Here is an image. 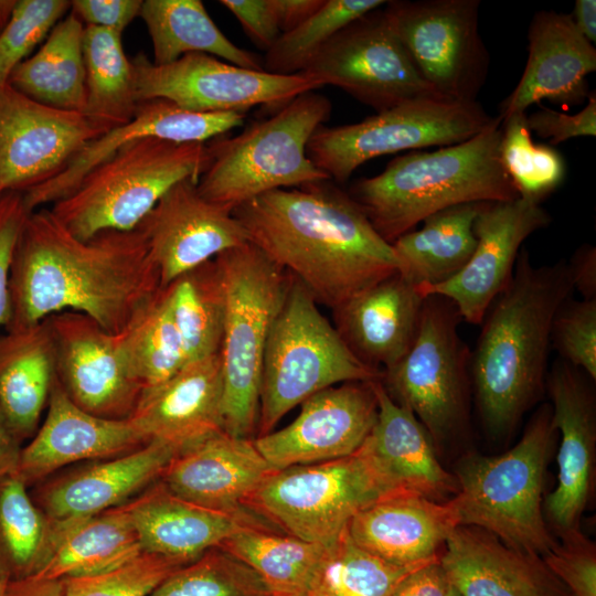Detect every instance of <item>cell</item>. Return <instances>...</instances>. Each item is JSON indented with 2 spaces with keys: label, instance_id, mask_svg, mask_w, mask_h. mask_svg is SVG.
I'll return each mask as SVG.
<instances>
[{
  "label": "cell",
  "instance_id": "cell-1",
  "mask_svg": "<svg viewBox=\"0 0 596 596\" xmlns=\"http://www.w3.org/2000/svg\"><path fill=\"white\" fill-rule=\"evenodd\" d=\"M161 291L160 278L136 230L73 235L50 207L30 212L9 270L6 331L75 311L120 333Z\"/></svg>",
  "mask_w": 596,
  "mask_h": 596
},
{
  "label": "cell",
  "instance_id": "cell-2",
  "mask_svg": "<svg viewBox=\"0 0 596 596\" xmlns=\"http://www.w3.org/2000/svg\"><path fill=\"white\" fill-rule=\"evenodd\" d=\"M233 214L251 243L331 309L398 273L392 245L331 180L269 191Z\"/></svg>",
  "mask_w": 596,
  "mask_h": 596
},
{
  "label": "cell",
  "instance_id": "cell-3",
  "mask_svg": "<svg viewBox=\"0 0 596 596\" xmlns=\"http://www.w3.org/2000/svg\"><path fill=\"white\" fill-rule=\"evenodd\" d=\"M574 291L567 263L534 266L521 248L509 285L492 301L470 351V380L485 430L509 436L545 392L551 324Z\"/></svg>",
  "mask_w": 596,
  "mask_h": 596
},
{
  "label": "cell",
  "instance_id": "cell-4",
  "mask_svg": "<svg viewBox=\"0 0 596 596\" xmlns=\"http://www.w3.org/2000/svg\"><path fill=\"white\" fill-rule=\"evenodd\" d=\"M501 123L497 115L468 140L396 156L381 173L358 179L347 192L389 244L444 209L517 200L500 159Z\"/></svg>",
  "mask_w": 596,
  "mask_h": 596
},
{
  "label": "cell",
  "instance_id": "cell-5",
  "mask_svg": "<svg viewBox=\"0 0 596 596\" xmlns=\"http://www.w3.org/2000/svg\"><path fill=\"white\" fill-rule=\"evenodd\" d=\"M555 432L551 405L543 404L508 451L461 458L455 469L458 491L449 499L458 525L483 529L525 553L551 550L557 541L544 518L543 490Z\"/></svg>",
  "mask_w": 596,
  "mask_h": 596
},
{
  "label": "cell",
  "instance_id": "cell-6",
  "mask_svg": "<svg viewBox=\"0 0 596 596\" xmlns=\"http://www.w3.org/2000/svg\"><path fill=\"white\" fill-rule=\"evenodd\" d=\"M331 109L327 97L307 92L236 136L206 142L210 158L196 181L199 193L234 211L273 190L330 180L309 159L307 146Z\"/></svg>",
  "mask_w": 596,
  "mask_h": 596
},
{
  "label": "cell",
  "instance_id": "cell-7",
  "mask_svg": "<svg viewBox=\"0 0 596 596\" xmlns=\"http://www.w3.org/2000/svg\"><path fill=\"white\" fill-rule=\"evenodd\" d=\"M214 259L225 296L219 352L223 373V430L252 439L257 432L265 348L290 275L251 242Z\"/></svg>",
  "mask_w": 596,
  "mask_h": 596
},
{
  "label": "cell",
  "instance_id": "cell-8",
  "mask_svg": "<svg viewBox=\"0 0 596 596\" xmlns=\"http://www.w3.org/2000/svg\"><path fill=\"white\" fill-rule=\"evenodd\" d=\"M209 158L202 142L135 140L92 169L50 210L81 240L105 231H134L174 184L198 181Z\"/></svg>",
  "mask_w": 596,
  "mask_h": 596
},
{
  "label": "cell",
  "instance_id": "cell-9",
  "mask_svg": "<svg viewBox=\"0 0 596 596\" xmlns=\"http://www.w3.org/2000/svg\"><path fill=\"white\" fill-rule=\"evenodd\" d=\"M381 375L350 352L311 294L290 276L265 348L257 437L273 432L289 411L317 392Z\"/></svg>",
  "mask_w": 596,
  "mask_h": 596
},
{
  "label": "cell",
  "instance_id": "cell-10",
  "mask_svg": "<svg viewBox=\"0 0 596 596\" xmlns=\"http://www.w3.org/2000/svg\"><path fill=\"white\" fill-rule=\"evenodd\" d=\"M390 491L369 457L274 469L244 501V509L288 535L330 547L351 519Z\"/></svg>",
  "mask_w": 596,
  "mask_h": 596
},
{
  "label": "cell",
  "instance_id": "cell-11",
  "mask_svg": "<svg viewBox=\"0 0 596 596\" xmlns=\"http://www.w3.org/2000/svg\"><path fill=\"white\" fill-rule=\"evenodd\" d=\"M496 117L477 102L422 96L342 126L321 125L307 155L331 181L345 183L366 161L430 146L447 147L472 138Z\"/></svg>",
  "mask_w": 596,
  "mask_h": 596
},
{
  "label": "cell",
  "instance_id": "cell-12",
  "mask_svg": "<svg viewBox=\"0 0 596 596\" xmlns=\"http://www.w3.org/2000/svg\"><path fill=\"white\" fill-rule=\"evenodd\" d=\"M460 320L449 299L426 296L412 347L380 379L387 394L416 416L437 446L461 433L468 421L470 350L458 332Z\"/></svg>",
  "mask_w": 596,
  "mask_h": 596
},
{
  "label": "cell",
  "instance_id": "cell-13",
  "mask_svg": "<svg viewBox=\"0 0 596 596\" xmlns=\"http://www.w3.org/2000/svg\"><path fill=\"white\" fill-rule=\"evenodd\" d=\"M412 63L445 99L477 102L490 64L480 0H391L383 7Z\"/></svg>",
  "mask_w": 596,
  "mask_h": 596
},
{
  "label": "cell",
  "instance_id": "cell-14",
  "mask_svg": "<svg viewBox=\"0 0 596 596\" xmlns=\"http://www.w3.org/2000/svg\"><path fill=\"white\" fill-rule=\"evenodd\" d=\"M131 63L138 103L161 98L195 113L245 114L258 105L281 107L300 94L322 87L305 73L277 75L204 53L185 54L164 65L153 64L140 53Z\"/></svg>",
  "mask_w": 596,
  "mask_h": 596
},
{
  "label": "cell",
  "instance_id": "cell-15",
  "mask_svg": "<svg viewBox=\"0 0 596 596\" xmlns=\"http://www.w3.org/2000/svg\"><path fill=\"white\" fill-rule=\"evenodd\" d=\"M301 73L322 86L341 88L376 113L436 95L416 71L383 8L340 30Z\"/></svg>",
  "mask_w": 596,
  "mask_h": 596
},
{
  "label": "cell",
  "instance_id": "cell-16",
  "mask_svg": "<svg viewBox=\"0 0 596 596\" xmlns=\"http://www.w3.org/2000/svg\"><path fill=\"white\" fill-rule=\"evenodd\" d=\"M100 135L82 113L43 105L0 84V199L56 177Z\"/></svg>",
  "mask_w": 596,
  "mask_h": 596
},
{
  "label": "cell",
  "instance_id": "cell-17",
  "mask_svg": "<svg viewBox=\"0 0 596 596\" xmlns=\"http://www.w3.org/2000/svg\"><path fill=\"white\" fill-rule=\"evenodd\" d=\"M46 321L57 382L84 411L108 419H127L142 392L119 351L117 334L75 311L51 315Z\"/></svg>",
  "mask_w": 596,
  "mask_h": 596
},
{
  "label": "cell",
  "instance_id": "cell-18",
  "mask_svg": "<svg viewBox=\"0 0 596 596\" xmlns=\"http://www.w3.org/2000/svg\"><path fill=\"white\" fill-rule=\"evenodd\" d=\"M374 382H345L308 397L287 426L253 439L273 469L334 460L354 454L377 416Z\"/></svg>",
  "mask_w": 596,
  "mask_h": 596
},
{
  "label": "cell",
  "instance_id": "cell-19",
  "mask_svg": "<svg viewBox=\"0 0 596 596\" xmlns=\"http://www.w3.org/2000/svg\"><path fill=\"white\" fill-rule=\"evenodd\" d=\"M135 230L145 241L161 289L223 252L249 242L233 211L204 199L194 179L169 189Z\"/></svg>",
  "mask_w": 596,
  "mask_h": 596
},
{
  "label": "cell",
  "instance_id": "cell-20",
  "mask_svg": "<svg viewBox=\"0 0 596 596\" xmlns=\"http://www.w3.org/2000/svg\"><path fill=\"white\" fill-rule=\"evenodd\" d=\"M592 379L582 370L556 359L545 379L551 400L552 425L560 433L557 482L543 500L547 526L560 535L579 530L590 499L596 446V404Z\"/></svg>",
  "mask_w": 596,
  "mask_h": 596
},
{
  "label": "cell",
  "instance_id": "cell-21",
  "mask_svg": "<svg viewBox=\"0 0 596 596\" xmlns=\"http://www.w3.org/2000/svg\"><path fill=\"white\" fill-rule=\"evenodd\" d=\"M550 222L541 204L521 198L485 202L473 223L477 245L467 265L441 284L416 287L418 292L424 298L439 295L449 299L461 319L480 324L492 301L509 285L522 243Z\"/></svg>",
  "mask_w": 596,
  "mask_h": 596
},
{
  "label": "cell",
  "instance_id": "cell-22",
  "mask_svg": "<svg viewBox=\"0 0 596 596\" xmlns=\"http://www.w3.org/2000/svg\"><path fill=\"white\" fill-rule=\"evenodd\" d=\"M596 71V49L575 28L570 13L541 10L528 30V60L514 89L500 103L503 119L547 99L561 106L583 105Z\"/></svg>",
  "mask_w": 596,
  "mask_h": 596
},
{
  "label": "cell",
  "instance_id": "cell-23",
  "mask_svg": "<svg viewBox=\"0 0 596 596\" xmlns=\"http://www.w3.org/2000/svg\"><path fill=\"white\" fill-rule=\"evenodd\" d=\"M245 114H204L183 109L167 99L139 102L132 118L88 142L56 177L23 193L29 212L46 207L71 193L81 180L120 147L143 138L202 142L243 125Z\"/></svg>",
  "mask_w": 596,
  "mask_h": 596
},
{
  "label": "cell",
  "instance_id": "cell-24",
  "mask_svg": "<svg viewBox=\"0 0 596 596\" xmlns=\"http://www.w3.org/2000/svg\"><path fill=\"white\" fill-rule=\"evenodd\" d=\"M149 441L130 418H103L77 406L56 379L43 423L21 448L17 473L28 485L66 465L117 457Z\"/></svg>",
  "mask_w": 596,
  "mask_h": 596
},
{
  "label": "cell",
  "instance_id": "cell-25",
  "mask_svg": "<svg viewBox=\"0 0 596 596\" xmlns=\"http://www.w3.org/2000/svg\"><path fill=\"white\" fill-rule=\"evenodd\" d=\"M274 469L253 439L217 432L177 454L159 479L181 499L217 512H248L246 498Z\"/></svg>",
  "mask_w": 596,
  "mask_h": 596
},
{
  "label": "cell",
  "instance_id": "cell-26",
  "mask_svg": "<svg viewBox=\"0 0 596 596\" xmlns=\"http://www.w3.org/2000/svg\"><path fill=\"white\" fill-rule=\"evenodd\" d=\"M439 560L460 596H571L541 556L477 526H456Z\"/></svg>",
  "mask_w": 596,
  "mask_h": 596
},
{
  "label": "cell",
  "instance_id": "cell-27",
  "mask_svg": "<svg viewBox=\"0 0 596 596\" xmlns=\"http://www.w3.org/2000/svg\"><path fill=\"white\" fill-rule=\"evenodd\" d=\"M220 353L185 363L164 382L142 390L130 419L149 440L178 454L223 430Z\"/></svg>",
  "mask_w": 596,
  "mask_h": 596
},
{
  "label": "cell",
  "instance_id": "cell-28",
  "mask_svg": "<svg viewBox=\"0 0 596 596\" xmlns=\"http://www.w3.org/2000/svg\"><path fill=\"white\" fill-rule=\"evenodd\" d=\"M424 297L398 273L334 309V328L365 366L383 372L397 363L417 334Z\"/></svg>",
  "mask_w": 596,
  "mask_h": 596
},
{
  "label": "cell",
  "instance_id": "cell-29",
  "mask_svg": "<svg viewBox=\"0 0 596 596\" xmlns=\"http://www.w3.org/2000/svg\"><path fill=\"white\" fill-rule=\"evenodd\" d=\"M374 391L377 416L360 448L390 491L438 502L455 496L457 480L439 464L434 443L421 422L387 394L380 380L374 382Z\"/></svg>",
  "mask_w": 596,
  "mask_h": 596
},
{
  "label": "cell",
  "instance_id": "cell-30",
  "mask_svg": "<svg viewBox=\"0 0 596 596\" xmlns=\"http://www.w3.org/2000/svg\"><path fill=\"white\" fill-rule=\"evenodd\" d=\"M458 526L449 500L397 493L376 500L349 522L352 541L368 553L397 566H414L441 554Z\"/></svg>",
  "mask_w": 596,
  "mask_h": 596
},
{
  "label": "cell",
  "instance_id": "cell-31",
  "mask_svg": "<svg viewBox=\"0 0 596 596\" xmlns=\"http://www.w3.org/2000/svg\"><path fill=\"white\" fill-rule=\"evenodd\" d=\"M138 533L143 552L188 564L233 533L265 524L245 512L228 514L188 502L158 481L124 504Z\"/></svg>",
  "mask_w": 596,
  "mask_h": 596
},
{
  "label": "cell",
  "instance_id": "cell-32",
  "mask_svg": "<svg viewBox=\"0 0 596 596\" xmlns=\"http://www.w3.org/2000/svg\"><path fill=\"white\" fill-rule=\"evenodd\" d=\"M177 454L170 445L150 440L130 453L93 464L46 487L41 509L53 521H68L120 507L160 479Z\"/></svg>",
  "mask_w": 596,
  "mask_h": 596
},
{
  "label": "cell",
  "instance_id": "cell-33",
  "mask_svg": "<svg viewBox=\"0 0 596 596\" xmlns=\"http://www.w3.org/2000/svg\"><path fill=\"white\" fill-rule=\"evenodd\" d=\"M55 380L45 320L0 334V416L19 443L38 430Z\"/></svg>",
  "mask_w": 596,
  "mask_h": 596
},
{
  "label": "cell",
  "instance_id": "cell-34",
  "mask_svg": "<svg viewBox=\"0 0 596 596\" xmlns=\"http://www.w3.org/2000/svg\"><path fill=\"white\" fill-rule=\"evenodd\" d=\"M485 202L454 205L427 216L391 245L398 274L416 287L435 286L457 275L476 245L475 220Z\"/></svg>",
  "mask_w": 596,
  "mask_h": 596
},
{
  "label": "cell",
  "instance_id": "cell-35",
  "mask_svg": "<svg viewBox=\"0 0 596 596\" xmlns=\"http://www.w3.org/2000/svg\"><path fill=\"white\" fill-rule=\"evenodd\" d=\"M57 523V539L45 565L33 575L63 579L113 570L141 554L135 525L120 505L105 512Z\"/></svg>",
  "mask_w": 596,
  "mask_h": 596
},
{
  "label": "cell",
  "instance_id": "cell-36",
  "mask_svg": "<svg viewBox=\"0 0 596 596\" xmlns=\"http://www.w3.org/2000/svg\"><path fill=\"white\" fill-rule=\"evenodd\" d=\"M85 24L70 10L36 52L22 61L7 83L43 105L82 113L85 107Z\"/></svg>",
  "mask_w": 596,
  "mask_h": 596
},
{
  "label": "cell",
  "instance_id": "cell-37",
  "mask_svg": "<svg viewBox=\"0 0 596 596\" xmlns=\"http://www.w3.org/2000/svg\"><path fill=\"white\" fill-rule=\"evenodd\" d=\"M139 17L151 40L153 64L164 65L185 54L204 53L240 67L263 70V60L231 42L200 0H146Z\"/></svg>",
  "mask_w": 596,
  "mask_h": 596
},
{
  "label": "cell",
  "instance_id": "cell-38",
  "mask_svg": "<svg viewBox=\"0 0 596 596\" xmlns=\"http://www.w3.org/2000/svg\"><path fill=\"white\" fill-rule=\"evenodd\" d=\"M86 98L83 115L103 134L128 123L137 108L131 60L121 34L85 25L83 39Z\"/></svg>",
  "mask_w": 596,
  "mask_h": 596
},
{
  "label": "cell",
  "instance_id": "cell-39",
  "mask_svg": "<svg viewBox=\"0 0 596 596\" xmlns=\"http://www.w3.org/2000/svg\"><path fill=\"white\" fill-rule=\"evenodd\" d=\"M219 549L253 570L272 595H297L306 593L327 547L259 524L233 533Z\"/></svg>",
  "mask_w": 596,
  "mask_h": 596
},
{
  "label": "cell",
  "instance_id": "cell-40",
  "mask_svg": "<svg viewBox=\"0 0 596 596\" xmlns=\"http://www.w3.org/2000/svg\"><path fill=\"white\" fill-rule=\"evenodd\" d=\"M185 362L220 352L225 296L215 259L183 274L162 289Z\"/></svg>",
  "mask_w": 596,
  "mask_h": 596
},
{
  "label": "cell",
  "instance_id": "cell-41",
  "mask_svg": "<svg viewBox=\"0 0 596 596\" xmlns=\"http://www.w3.org/2000/svg\"><path fill=\"white\" fill-rule=\"evenodd\" d=\"M13 473L0 481V562L10 578L36 574L50 558L57 523L30 498Z\"/></svg>",
  "mask_w": 596,
  "mask_h": 596
},
{
  "label": "cell",
  "instance_id": "cell-42",
  "mask_svg": "<svg viewBox=\"0 0 596 596\" xmlns=\"http://www.w3.org/2000/svg\"><path fill=\"white\" fill-rule=\"evenodd\" d=\"M117 339L124 362L142 390L164 382L187 363L162 289Z\"/></svg>",
  "mask_w": 596,
  "mask_h": 596
},
{
  "label": "cell",
  "instance_id": "cell-43",
  "mask_svg": "<svg viewBox=\"0 0 596 596\" xmlns=\"http://www.w3.org/2000/svg\"><path fill=\"white\" fill-rule=\"evenodd\" d=\"M422 564L397 566L384 562L359 547L347 529L333 545L326 549L305 594L391 596L401 579Z\"/></svg>",
  "mask_w": 596,
  "mask_h": 596
},
{
  "label": "cell",
  "instance_id": "cell-44",
  "mask_svg": "<svg viewBox=\"0 0 596 596\" xmlns=\"http://www.w3.org/2000/svg\"><path fill=\"white\" fill-rule=\"evenodd\" d=\"M500 159L519 198L541 204L564 181L566 163L555 148L535 143L526 126V113L502 119Z\"/></svg>",
  "mask_w": 596,
  "mask_h": 596
},
{
  "label": "cell",
  "instance_id": "cell-45",
  "mask_svg": "<svg viewBox=\"0 0 596 596\" xmlns=\"http://www.w3.org/2000/svg\"><path fill=\"white\" fill-rule=\"evenodd\" d=\"M385 0H324L321 8L295 29L281 33L263 57V70L277 75L301 73L324 44Z\"/></svg>",
  "mask_w": 596,
  "mask_h": 596
},
{
  "label": "cell",
  "instance_id": "cell-46",
  "mask_svg": "<svg viewBox=\"0 0 596 596\" xmlns=\"http://www.w3.org/2000/svg\"><path fill=\"white\" fill-rule=\"evenodd\" d=\"M150 596H272L247 565L214 547L171 573Z\"/></svg>",
  "mask_w": 596,
  "mask_h": 596
},
{
  "label": "cell",
  "instance_id": "cell-47",
  "mask_svg": "<svg viewBox=\"0 0 596 596\" xmlns=\"http://www.w3.org/2000/svg\"><path fill=\"white\" fill-rule=\"evenodd\" d=\"M175 560L142 552L103 573L63 578L66 596H150L175 570Z\"/></svg>",
  "mask_w": 596,
  "mask_h": 596
},
{
  "label": "cell",
  "instance_id": "cell-48",
  "mask_svg": "<svg viewBox=\"0 0 596 596\" xmlns=\"http://www.w3.org/2000/svg\"><path fill=\"white\" fill-rule=\"evenodd\" d=\"M71 10L66 0H18L11 19L0 32V84Z\"/></svg>",
  "mask_w": 596,
  "mask_h": 596
},
{
  "label": "cell",
  "instance_id": "cell-49",
  "mask_svg": "<svg viewBox=\"0 0 596 596\" xmlns=\"http://www.w3.org/2000/svg\"><path fill=\"white\" fill-rule=\"evenodd\" d=\"M551 349L558 359L596 380V298L567 297L551 324Z\"/></svg>",
  "mask_w": 596,
  "mask_h": 596
},
{
  "label": "cell",
  "instance_id": "cell-50",
  "mask_svg": "<svg viewBox=\"0 0 596 596\" xmlns=\"http://www.w3.org/2000/svg\"><path fill=\"white\" fill-rule=\"evenodd\" d=\"M541 558L571 596H596V547L581 530L560 535Z\"/></svg>",
  "mask_w": 596,
  "mask_h": 596
},
{
  "label": "cell",
  "instance_id": "cell-51",
  "mask_svg": "<svg viewBox=\"0 0 596 596\" xmlns=\"http://www.w3.org/2000/svg\"><path fill=\"white\" fill-rule=\"evenodd\" d=\"M530 131L549 138L550 145H558L572 138L596 136V94L590 92L586 105L574 115L553 110L543 105L526 115Z\"/></svg>",
  "mask_w": 596,
  "mask_h": 596
},
{
  "label": "cell",
  "instance_id": "cell-52",
  "mask_svg": "<svg viewBox=\"0 0 596 596\" xmlns=\"http://www.w3.org/2000/svg\"><path fill=\"white\" fill-rule=\"evenodd\" d=\"M23 193L8 192L0 199V327L9 315V270L15 243L26 215Z\"/></svg>",
  "mask_w": 596,
  "mask_h": 596
},
{
  "label": "cell",
  "instance_id": "cell-53",
  "mask_svg": "<svg viewBox=\"0 0 596 596\" xmlns=\"http://www.w3.org/2000/svg\"><path fill=\"white\" fill-rule=\"evenodd\" d=\"M220 3L240 21L244 32L265 52L281 34L273 0H221Z\"/></svg>",
  "mask_w": 596,
  "mask_h": 596
},
{
  "label": "cell",
  "instance_id": "cell-54",
  "mask_svg": "<svg viewBox=\"0 0 596 596\" xmlns=\"http://www.w3.org/2000/svg\"><path fill=\"white\" fill-rule=\"evenodd\" d=\"M141 0H74L71 11L85 24L113 30H124L139 17Z\"/></svg>",
  "mask_w": 596,
  "mask_h": 596
},
{
  "label": "cell",
  "instance_id": "cell-55",
  "mask_svg": "<svg viewBox=\"0 0 596 596\" xmlns=\"http://www.w3.org/2000/svg\"><path fill=\"white\" fill-rule=\"evenodd\" d=\"M439 558L440 555L405 575L391 596H447L450 583Z\"/></svg>",
  "mask_w": 596,
  "mask_h": 596
},
{
  "label": "cell",
  "instance_id": "cell-56",
  "mask_svg": "<svg viewBox=\"0 0 596 596\" xmlns=\"http://www.w3.org/2000/svg\"><path fill=\"white\" fill-rule=\"evenodd\" d=\"M567 263L574 290L584 299L596 298V248L581 245Z\"/></svg>",
  "mask_w": 596,
  "mask_h": 596
},
{
  "label": "cell",
  "instance_id": "cell-57",
  "mask_svg": "<svg viewBox=\"0 0 596 596\" xmlns=\"http://www.w3.org/2000/svg\"><path fill=\"white\" fill-rule=\"evenodd\" d=\"M324 0H273L280 33L288 32L313 13H316Z\"/></svg>",
  "mask_w": 596,
  "mask_h": 596
},
{
  "label": "cell",
  "instance_id": "cell-58",
  "mask_svg": "<svg viewBox=\"0 0 596 596\" xmlns=\"http://www.w3.org/2000/svg\"><path fill=\"white\" fill-rule=\"evenodd\" d=\"M6 596H66V593L63 579L30 575L21 578H10Z\"/></svg>",
  "mask_w": 596,
  "mask_h": 596
},
{
  "label": "cell",
  "instance_id": "cell-59",
  "mask_svg": "<svg viewBox=\"0 0 596 596\" xmlns=\"http://www.w3.org/2000/svg\"><path fill=\"white\" fill-rule=\"evenodd\" d=\"M21 443L13 436L0 416V481L17 473L21 453Z\"/></svg>",
  "mask_w": 596,
  "mask_h": 596
},
{
  "label": "cell",
  "instance_id": "cell-60",
  "mask_svg": "<svg viewBox=\"0 0 596 596\" xmlns=\"http://www.w3.org/2000/svg\"><path fill=\"white\" fill-rule=\"evenodd\" d=\"M570 14L577 31L594 44L596 42V1L576 0Z\"/></svg>",
  "mask_w": 596,
  "mask_h": 596
},
{
  "label": "cell",
  "instance_id": "cell-61",
  "mask_svg": "<svg viewBox=\"0 0 596 596\" xmlns=\"http://www.w3.org/2000/svg\"><path fill=\"white\" fill-rule=\"evenodd\" d=\"M18 0H0V32L12 17Z\"/></svg>",
  "mask_w": 596,
  "mask_h": 596
},
{
  "label": "cell",
  "instance_id": "cell-62",
  "mask_svg": "<svg viewBox=\"0 0 596 596\" xmlns=\"http://www.w3.org/2000/svg\"><path fill=\"white\" fill-rule=\"evenodd\" d=\"M10 579V575L8 571L4 568L2 563L0 562V596H6V589L8 582Z\"/></svg>",
  "mask_w": 596,
  "mask_h": 596
},
{
  "label": "cell",
  "instance_id": "cell-63",
  "mask_svg": "<svg viewBox=\"0 0 596 596\" xmlns=\"http://www.w3.org/2000/svg\"><path fill=\"white\" fill-rule=\"evenodd\" d=\"M447 596H460L458 592L450 585Z\"/></svg>",
  "mask_w": 596,
  "mask_h": 596
},
{
  "label": "cell",
  "instance_id": "cell-64",
  "mask_svg": "<svg viewBox=\"0 0 596 596\" xmlns=\"http://www.w3.org/2000/svg\"><path fill=\"white\" fill-rule=\"evenodd\" d=\"M272 596H306V594H297V595H272Z\"/></svg>",
  "mask_w": 596,
  "mask_h": 596
}]
</instances>
